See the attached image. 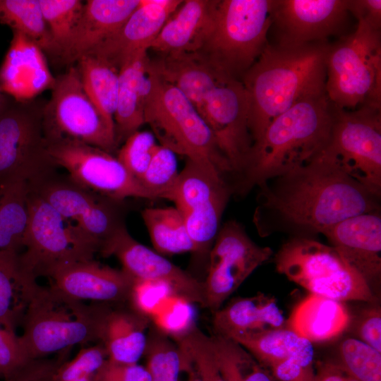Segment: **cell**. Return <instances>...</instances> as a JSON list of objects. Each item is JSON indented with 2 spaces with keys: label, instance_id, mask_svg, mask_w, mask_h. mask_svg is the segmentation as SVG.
<instances>
[{
  "label": "cell",
  "instance_id": "cell-1",
  "mask_svg": "<svg viewBox=\"0 0 381 381\" xmlns=\"http://www.w3.org/2000/svg\"><path fill=\"white\" fill-rule=\"evenodd\" d=\"M253 222L259 234L312 237L347 218L380 211V198L344 173L324 151L258 186Z\"/></svg>",
  "mask_w": 381,
  "mask_h": 381
},
{
  "label": "cell",
  "instance_id": "cell-2",
  "mask_svg": "<svg viewBox=\"0 0 381 381\" xmlns=\"http://www.w3.org/2000/svg\"><path fill=\"white\" fill-rule=\"evenodd\" d=\"M329 42L280 48L269 43L243 75L253 144L271 121L300 100L326 92Z\"/></svg>",
  "mask_w": 381,
  "mask_h": 381
},
{
  "label": "cell",
  "instance_id": "cell-3",
  "mask_svg": "<svg viewBox=\"0 0 381 381\" xmlns=\"http://www.w3.org/2000/svg\"><path fill=\"white\" fill-rule=\"evenodd\" d=\"M332 120L326 92L304 98L274 118L253 144L233 193H246L313 159L327 146Z\"/></svg>",
  "mask_w": 381,
  "mask_h": 381
},
{
  "label": "cell",
  "instance_id": "cell-4",
  "mask_svg": "<svg viewBox=\"0 0 381 381\" xmlns=\"http://www.w3.org/2000/svg\"><path fill=\"white\" fill-rule=\"evenodd\" d=\"M109 307L86 305L54 286H40L23 320L20 337L30 359H39L77 344L99 340Z\"/></svg>",
  "mask_w": 381,
  "mask_h": 381
},
{
  "label": "cell",
  "instance_id": "cell-5",
  "mask_svg": "<svg viewBox=\"0 0 381 381\" xmlns=\"http://www.w3.org/2000/svg\"><path fill=\"white\" fill-rule=\"evenodd\" d=\"M150 74L144 121L159 145L188 159L214 165L225 176L232 169L195 106L174 86Z\"/></svg>",
  "mask_w": 381,
  "mask_h": 381
},
{
  "label": "cell",
  "instance_id": "cell-6",
  "mask_svg": "<svg viewBox=\"0 0 381 381\" xmlns=\"http://www.w3.org/2000/svg\"><path fill=\"white\" fill-rule=\"evenodd\" d=\"M325 91L341 109L358 105L381 109V32L362 20L356 30L329 44Z\"/></svg>",
  "mask_w": 381,
  "mask_h": 381
},
{
  "label": "cell",
  "instance_id": "cell-7",
  "mask_svg": "<svg viewBox=\"0 0 381 381\" xmlns=\"http://www.w3.org/2000/svg\"><path fill=\"white\" fill-rule=\"evenodd\" d=\"M274 261L279 274L310 294L341 302L377 301L365 280L334 247L312 237H291L281 246Z\"/></svg>",
  "mask_w": 381,
  "mask_h": 381
},
{
  "label": "cell",
  "instance_id": "cell-8",
  "mask_svg": "<svg viewBox=\"0 0 381 381\" xmlns=\"http://www.w3.org/2000/svg\"><path fill=\"white\" fill-rule=\"evenodd\" d=\"M272 4L273 0H220L212 32L199 52L241 80L270 43Z\"/></svg>",
  "mask_w": 381,
  "mask_h": 381
},
{
  "label": "cell",
  "instance_id": "cell-9",
  "mask_svg": "<svg viewBox=\"0 0 381 381\" xmlns=\"http://www.w3.org/2000/svg\"><path fill=\"white\" fill-rule=\"evenodd\" d=\"M47 102L8 97L0 110V187L31 184L54 171L44 125Z\"/></svg>",
  "mask_w": 381,
  "mask_h": 381
},
{
  "label": "cell",
  "instance_id": "cell-10",
  "mask_svg": "<svg viewBox=\"0 0 381 381\" xmlns=\"http://www.w3.org/2000/svg\"><path fill=\"white\" fill-rule=\"evenodd\" d=\"M28 210L25 251L19 258L23 267L35 278L49 277L62 265L93 259L99 253L97 245L74 222L64 217L30 189Z\"/></svg>",
  "mask_w": 381,
  "mask_h": 381
},
{
  "label": "cell",
  "instance_id": "cell-11",
  "mask_svg": "<svg viewBox=\"0 0 381 381\" xmlns=\"http://www.w3.org/2000/svg\"><path fill=\"white\" fill-rule=\"evenodd\" d=\"M330 138L324 152L377 198L381 195V111H347L332 104Z\"/></svg>",
  "mask_w": 381,
  "mask_h": 381
},
{
  "label": "cell",
  "instance_id": "cell-12",
  "mask_svg": "<svg viewBox=\"0 0 381 381\" xmlns=\"http://www.w3.org/2000/svg\"><path fill=\"white\" fill-rule=\"evenodd\" d=\"M44 108L48 140H67L113 153L117 148L115 131L86 94L75 65L56 77Z\"/></svg>",
  "mask_w": 381,
  "mask_h": 381
},
{
  "label": "cell",
  "instance_id": "cell-13",
  "mask_svg": "<svg viewBox=\"0 0 381 381\" xmlns=\"http://www.w3.org/2000/svg\"><path fill=\"white\" fill-rule=\"evenodd\" d=\"M47 149L56 167L66 169L71 179L91 192L116 200H152L140 182L110 152L67 140H48Z\"/></svg>",
  "mask_w": 381,
  "mask_h": 381
},
{
  "label": "cell",
  "instance_id": "cell-14",
  "mask_svg": "<svg viewBox=\"0 0 381 381\" xmlns=\"http://www.w3.org/2000/svg\"><path fill=\"white\" fill-rule=\"evenodd\" d=\"M204 282L206 306L213 313L261 265L273 255L272 248L255 243L235 220L225 222L209 252Z\"/></svg>",
  "mask_w": 381,
  "mask_h": 381
},
{
  "label": "cell",
  "instance_id": "cell-15",
  "mask_svg": "<svg viewBox=\"0 0 381 381\" xmlns=\"http://www.w3.org/2000/svg\"><path fill=\"white\" fill-rule=\"evenodd\" d=\"M349 14V0H273L270 30L277 42L271 44L294 48L328 42L332 36H344Z\"/></svg>",
  "mask_w": 381,
  "mask_h": 381
},
{
  "label": "cell",
  "instance_id": "cell-16",
  "mask_svg": "<svg viewBox=\"0 0 381 381\" xmlns=\"http://www.w3.org/2000/svg\"><path fill=\"white\" fill-rule=\"evenodd\" d=\"M198 112L229 162L233 174L238 176L253 145L248 98L242 82L233 78L222 81L209 92Z\"/></svg>",
  "mask_w": 381,
  "mask_h": 381
},
{
  "label": "cell",
  "instance_id": "cell-17",
  "mask_svg": "<svg viewBox=\"0 0 381 381\" xmlns=\"http://www.w3.org/2000/svg\"><path fill=\"white\" fill-rule=\"evenodd\" d=\"M99 253L104 257L116 256L122 265V270L135 280L166 283L175 294L205 308L204 282L137 241L126 227L119 231Z\"/></svg>",
  "mask_w": 381,
  "mask_h": 381
},
{
  "label": "cell",
  "instance_id": "cell-18",
  "mask_svg": "<svg viewBox=\"0 0 381 381\" xmlns=\"http://www.w3.org/2000/svg\"><path fill=\"white\" fill-rule=\"evenodd\" d=\"M322 234L365 280L375 294L381 279L380 211L344 219L324 230Z\"/></svg>",
  "mask_w": 381,
  "mask_h": 381
},
{
  "label": "cell",
  "instance_id": "cell-19",
  "mask_svg": "<svg viewBox=\"0 0 381 381\" xmlns=\"http://www.w3.org/2000/svg\"><path fill=\"white\" fill-rule=\"evenodd\" d=\"M52 284L78 301L123 302L128 300L135 279L124 270L104 265L93 259L73 262L53 271Z\"/></svg>",
  "mask_w": 381,
  "mask_h": 381
},
{
  "label": "cell",
  "instance_id": "cell-20",
  "mask_svg": "<svg viewBox=\"0 0 381 381\" xmlns=\"http://www.w3.org/2000/svg\"><path fill=\"white\" fill-rule=\"evenodd\" d=\"M55 80L42 49L25 35L13 31L0 66L1 91L16 101H29L52 90Z\"/></svg>",
  "mask_w": 381,
  "mask_h": 381
},
{
  "label": "cell",
  "instance_id": "cell-21",
  "mask_svg": "<svg viewBox=\"0 0 381 381\" xmlns=\"http://www.w3.org/2000/svg\"><path fill=\"white\" fill-rule=\"evenodd\" d=\"M182 2L183 0H140L119 30L88 54L101 57L119 70L135 53L148 50L150 44Z\"/></svg>",
  "mask_w": 381,
  "mask_h": 381
},
{
  "label": "cell",
  "instance_id": "cell-22",
  "mask_svg": "<svg viewBox=\"0 0 381 381\" xmlns=\"http://www.w3.org/2000/svg\"><path fill=\"white\" fill-rule=\"evenodd\" d=\"M140 0H88L73 37L59 61L74 65L82 56L116 34Z\"/></svg>",
  "mask_w": 381,
  "mask_h": 381
},
{
  "label": "cell",
  "instance_id": "cell-23",
  "mask_svg": "<svg viewBox=\"0 0 381 381\" xmlns=\"http://www.w3.org/2000/svg\"><path fill=\"white\" fill-rule=\"evenodd\" d=\"M148 67L150 73L183 93L198 111L209 92L231 78L200 52L159 54L150 58Z\"/></svg>",
  "mask_w": 381,
  "mask_h": 381
},
{
  "label": "cell",
  "instance_id": "cell-24",
  "mask_svg": "<svg viewBox=\"0 0 381 381\" xmlns=\"http://www.w3.org/2000/svg\"><path fill=\"white\" fill-rule=\"evenodd\" d=\"M220 0H185L150 44L159 54L199 52L214 26Z\"/></svg>",
  "mask_w": 381,
  "mask_h": 381
},
{
  "label": "cell",
  "instance_id": "cell-25",
  "mask_svg": "<svg viewBox=\"0 0 381 381\" xmlns=\"http://www.w3.org/2000/svg\"><path fill=\"white\" fill-rule=\"evenodd\" d=\"M215 334L236 342L264 332L286 327V320L275 298L262 293L236 298L213 313Z\"/></svg>",
  "mask_w": 381,
  "mask_h": 381
},
{
  "label": "cell",
  "instance_id": "cell-26",
  "mask_svg": "<svg viewBox=\"0 0 381 381\" xmlns=\"http://www.w3.org/2000/svg\"><path fill=\"white\" fill-rule=\"evenodd\" d=\"M147 49L129 57L119 70V89L114 114L118 145L145 123L144 109L150 88Z\"/></svg>",
  "mask_w": 381,
  "mask_h": 381
},
{
  "label": "cell",
  "instance_id": "cell-27",
  "mask_svg": "<svg viewBox=\"0 0 381 381\" xmlns=\"http://www.w3.org/2000/svg\"><path fill=\"white\" fill-rule=\"evenodd\" d=\"M351 320L344 302L309 294L292 310L286 327L313 344L338 338L349 329Z\"/></svg>",
  "mask_w": 381,
  "mask_h": 381
},
{
  "label": "cell",
  "instance_id": "cell-28",
  "mask_svg": "<svg viewBox=\"0 0 381 381\" xmlns=\"http://www.w3.org/2000/svg\"><path fill=\"white\" fill-rule=\"evenodd\" d=\"M232 193L226 176L214 165L186 158L169 200L183 215L229 200Z\"/></svg>",
  "mask_w": 381,
  "mask_h": 381
},
{
  "label": "cell",
  "instance_id": "cell-29",
  "mask_svg": "<svg viewBox=\"0 0 381 381\" xmlns=\"http://www.w3.org/2000/svg\"><path fill=\"white\" fill-rule=\"evenodd\" d=\"M149 321L150 318L133 309L109 308L102 320L99 340L108 358L119 363H137L146 349Z\"/></svg>",
  "mask_w": 381,
  "mask_h": 381
},
{
  "label": "cell",
  "instance_id": "cell-30",
  "mask_svg": "<svg viewBox=\"0 0 381 381\" xmlns=\"http://www.w3.org/2000/svg\"><path fill=\"white\" fill-rule=\"evenodd\" d=\"M22 266L19 253L0 251V325L15 332L40 285Z\"/></svg>",
  "mask_w": 381,
  "mask_h": 381
},
{
  "label": "cell",
  "instance_id": "cell-31",
  "mask_svg": "<svg viewBox=\"0 0 381 381\" xmlns=\"http://www.w3.org/2000/svg\"><path fill=\"white\" fill-rule=\"evenodd\" d=\"M74 65L86 94L115 131L119 69L104 59L92 54L82 56Z\"/></svg>",
  "mask_w": 381,
  "mask_h": 381
},
{
  "label": "cell",
  "instance_id": "cell-32",
  "mask_svg": "<svg viewBox=\"0 0 381 381\" xmlns=\"http://www.w3.org/2000/svg\"><path fill=\"white\" fill-rule=\"evenodd\" d=\"M238 343L268 370L289 358L313 363V344L287 327L268 330Z\"/></svg>",
  "mask_w": 381,
  "mask_h": 381
},
{
  "label": "cell",
  "instance_id": "cell-33",
  "mask_svg": "<svg viewBox=\"0 0 381 381\" xmlns=\"http://www.w3.org/2000/svg\"><path fill=\"white\" fill-rule=\"evenodd\" d=\"M141 216L157 253L162 255L196 253L184 218L177 208L147 207L141 212Z\"/></svg>",
  "mask_w": 381,
  "mask_h": 381
},
{
  "label": "cell",
  "instance_id": "cell-34",
  "mask_svg": "<svg viewBox=\"0 0 381 381\" xmlns=\"http://www.w3.org/2000/svg\"><path fill=\"white\" fill-rule=\"evenodd\" d=\"M29 187L61 215L73 222L100 195L78 185L68 176L63 177L56 175L55 171L29 184Z\"/></svg>",
  "mask_w": 381,
  "mask_h": 381
},
{
  "label": "cell",
  "instance_id": "cell-35",
  "mask_svg": "<svg viewBox=\"0 0 381 381\" xmlns=\"http://www.w3.org/2000/svg\"><path fill=\"white\" fill-rule=\"evenodd\" d=\"M27 183L0 187V251L23 247L28 221Z\"/></svg>",
  "mask_w": 381,
  "mask_h": 381
},
{
  "label": "cell",
  "instance_id": "cell-36",
  "mask_svg": "<svg viewBox=\"0 0 381 381\" xmlns=\"http://www.w3.org/2000/svg\"><path fill=\"white\" fill-rule=\"evenodd\" d=\"M0 23L25 35L44 54L56 59L39 0H0Z\"/></svg>",
  "mask_w": 381,
  "mask_h": 381
},
{
  "label": "cell",
  "instance_id": "cell-37",
  "mask_svg": "<svg viewBox=\"0 0 381 381\" xmlns=\"http://www.w3.org/2000/svg\"><path fill=\"white\" fill-rule=\"evenodd\" d=\"M210 337L225 381H276L270 370L238 342L215 334Z\"/></svg>",
  "mask_w": 381,
  "mask_h": 381
},
{
  "label": "cell",
  "instance_id": "cell-38",
  "mask_svg": "<svg viewBox=\"0 0 381 381\" xmlns=\"http://www.w3.org/2000/svg\"><path fill=\"white\" fill-rule=\"evenodd\" d=\"M123 200L99 195L96 202L74 222L101 250L126 228L122 209Z\"/></svg>",
  "mask_w": 381,
  "mask_h": 381
},
{
  "label": "cell",
  "instance_id": "cell-39",
  "mask_svg": "<svg viewBox=\"0 0 381 381\" xmlns=\"http://www.w3.org/2000/svg\"><path fill=\"white\" fill-rule=\"evenodd\" d=\"M329 361L359 381H381V353L355 337L342 339Z\"/></svg>",
  "mask_w": 381,
  "mask_h": 381
},
{
  "label": "cell",
  "instance_id": "cell-40",
  "mask_svg": "<svg viewBox=\"0 0 381 381\" xmlns=\"http://www.w3.org/2000/svg\"><path fill=\"white\" fill-rule=\"evenodd\" d=\"M39 1L59 60L73 37L85 2L80 0Z\"/></svg>",
  "mask_w": 381,
  "mask_h": 381
},
{
  "label": "cell",
  "instance_id": "cell-41",
  "mask_svg": "<svg viewBox=\"0 0 381 381\" xmlns=\"http://www.w3.org/2000/svg\"><path fill=\"white\" fill-rule=\"evenodd\" d=\"M146 368L151 381H179L181 355L178 345L155 325L147 333Z\"/></svg>",
  "mask_w": 381,
  "mask_h": 381
},
{
  "label": "cell",
  "instance_id": "cell-42",
  "mask_svg": "<svg viewBox=\"0 0 381 381\" xmlns=\"http://www.w3.org/2000/svg\"><path fill=\"white\" fill-rule=\"evenodd\" d=\"M179 174L175 153L159 145L140 182L152 200H169Z\"/></svg>",
  "mask_w": 381,
  "mask_h": 381
},
{
  "label": "cell",
  "instance_id": "cell-43",
  "mask_svg": "<svg viewBox=\"0 0 381 381\" xmlns=\"http://www.w3.org/2000/svg\"><path fill=\"white\" fill-rule=\"evenodd\" d=\"M192 304L188 300L172 294L162 302L150 319L162 332L177 339L195 325Z\"/></svg>",
  "mask_w": 381,
  "mask_h": 381
},
{
  "label": "cell",
  "instance_id": "cell-44",
  "mask_svg": "<svg viewBox=\"0 0 381 381\" xmlns=\"http://www.w3.org/2000/svg\"><path fill=\"white\" fill-rule=\"evenodd\" d=\"M175 340L187 352L202 381H225L216 363L210 337L195 325Z\"/></svg>",
  "mask_w": 381,
  "mask_h": 381
},
{
  "label": "cell",
  "instance_id": "cell-45",
  "mask_svg": "<svg viewBox=\"0 0 381 381\" xmlns=\"http://www.w3.org/2000/svg\"><path fill=\"white\" fill-rule=\"evenodd\" d=\"M158 145L152 132L138 131L123 142L116 157L128 171L140 181Z\"/></svg>",
  "mask_w": 381,
  "mask_h": 381
},
{
  "label": "cell",
  "instance_id": "cell-46",
  "mask_svg": "<svg viewBox=\"0 0 381 381\" xmlns=\"http://www.w3.org/2000/svg\"><path fill=\"white\" fill-rule=\"evenodd\" d=\"M108 359L104 346L99 344L80 350L68 362L62 363L56 371L54 381H64L95 375Z\"/></svg>",
  "mask_w": 381,
  "mask_h": 381
},
{
  "label": "cell",
  "instance_id": "cell-47",
  "mask_svg": "<svg viewBox=\"0 0 381 381\" xmlns=\"http://www.w3.org/2000/svg\"><path fill=\"white\" fill-rule=\"evenodd\" d=\"M175 294L167 284L151 280H135L128 298L131 309L148 318L162 302Z\"/></svg>",
  "mask_w": 381,
  "mask_h": 381
},
{
  "label": "cell",
  "instance_id": "cell-48",
  "mask_svg": "<svg viewBox=\"0 0 381 381\" xmlns=\"http://www.w3.org/2000/svg\"><path fill=\"white\" fill-rule=\"evenodd\" d=\"M32 360L20 337L0 325V372L2 378L11 381Z\"/></svg>",
  "mask_w": 381,
  "mask_h": 381
},
{
  "label": "cell",
  "instance_id": "cell-49",
  "mask_svg": "<svg viewBox=\"0 0 381 381\" xmlns=\"http://www.w3.org/2000/svg\"><path fill=\"white\" fill-rule=\"evenodd\" d=\"M370 304L356 317L351 315L349 329L355 338L381 353V309L376 303Z\"/></svg>",
  "mask_w": 381,
  "mask_h": 381
},
{
  "label": "cell",
  "instance_id": "cell-50",
  "mask_svg": "<svg viewBox=\"0 0 381 381\" xmlns=\"http://www.w3.org/2000/svg\"><path fill=\"white\" fill-rule=\"evenodd\" d=\"M95 381H151L146 367L107 359L95 374Z\"/></svg>",
  "mask_w": 381,
  "mask_h": 381
},
{
  "label": "cell",
  "instance_id": "cell-51",
  "mask_svg": "<svg viewBox=\"0 0 381 381\" xmlns=\"http://www.w3.org/2000/svg\"><path fill=\"white\" fill-rule=\"evenodd\" d=\"M276 381H315L313 363L289 358L269 369Z\"/></svg>",
  "mask_w": 381,
  "mask_h": 381
},
{
  "label": "cell",
  "instance_id": "cell-52",
  "mask_svg": "<svg viewBox=\"0 0 381 381\" xmlns=\"http://www.w3.org/2000/svg\"><path fill=\"white\" fill-rule=\"evenodd\" d=\"M65 355L56 359H33L11 381H54Z\"/></svg>",
  "mask_w": 381,
  "mask_h": 381
},
{
  "label": "cell",
  "instance_id": "cell-53",
  "mask_svg": "<svg viewBox=\"0 0 381 381\" xmlns=\"http://www.w3.org/2000/svg\"><path fill=\"white\" fill-rule=\"evenodd\" d=\"M349 11L357 20H362L371 27L380 30V0H349Z\"/></svg>",
  "mask_w": 381,
  "mask_h": 381
},
{
  "label": "cell",
  "instance_id": "cell-54",
  "mask_svg": "<svg viewBox=\"0 0 381 381\" xmlns=\"http://www.w3.org/2000/svg\"><path fill=\"white\" fill-rule=\"evenodd\" d=\"M315 371V381H345L347 375L329 360L318 362Z\"/></svg>",
  "mask_w": 381,
  "mask_h": 381
},
{
  "label": "cell",
  "instance_id": "cell-55",
  "mask_svg": "<svg viewBox=\"0 0 381 381\" xmlns=\"http://www.w3.org/2000/svg\"><path fill=\"white\" fill-rule=\"evenodd\" d=\"M64 381H95V374L85 375L81 377L68 380H64Z\"/></svg>",
  "mask_w": 381,
  "mask_h": 381
},
{
  "label": "cell",
  "instance_id": "cell-56",
  "mask_svg": "<svg viewBox=\"0 0 381 381\" xmlns=\"http://www.w3.org/2000/svg\"><path fill=\"white\" fill-rule=\"evenodd\" d=\"M8 96L5 95L1 90L0 89V110L2 109V107L5 105L6 103Z\"/></svg>",
  "mask_w": 381,
  "mask_h": 381
},
{
  "label": "cell",
  "instance_id": "cell-57",
  "mask_svg": "<svg viewBox=\"0 0 381 381\" xmlns=\"http://www.w3.org/2000/svg\"><path fill=\"white\" fill-rule=\"evenodd\" d=\"M345 381H359L357 379L349 375H346V380Z\"/></svg>",
  "mask_w": 381,
  "mask_h": 381
},
{
  "label": "cell",
  "instance_id": "cell-58",
  "mask_svg": "<svg viewBox=\"0 0 381 381\" xmlns=\"http://www.w3.org/2000/svg\"><path fill=\"white\" fill-rule=\"evenodd\" d=\"M0 377H1V378H2V377H1V372H0Z\"/></svg>",
  "mask_w": 381,
  "mask_h": 381
}]
</instances>
